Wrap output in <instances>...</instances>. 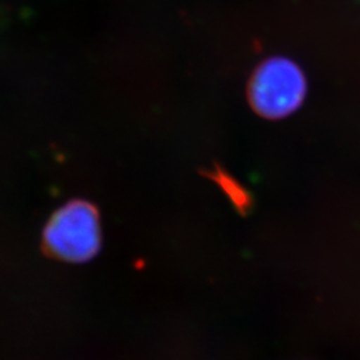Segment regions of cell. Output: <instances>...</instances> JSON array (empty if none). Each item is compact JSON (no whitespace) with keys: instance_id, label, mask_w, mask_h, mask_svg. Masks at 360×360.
Listing matches in <instances>:
<instances>
[{"instance_id":"obj_2","label":"cell","mask_w":360,"mask_h":360,"mask_svg":"<svg viewBox=\"0 0 360 360\" xmlns=\"http://www.w3.org/2000/svg\"><path fill=\"white\" fill-rule=\"evenodd\" d=\"M248 95L257 114L279 119L299 108L306 95V79L291 60L272 58L255 71Z\"/></svg>"},{"instance_id":"obj_1","label":"cell","mask_w":360,"mask_h":360,"mask_svg":"<svg viewBox=\"0 0 360 360\" xmlns=\"http://www.w3.org/2000/svg\"><path fill=\"white\" fill-rule=\"evenodd\" d=\"M98 210L89 202L74 200L58 210L43 232V247L51 257L80 263L101 248Z\"/></svg>"}]
</instances>
